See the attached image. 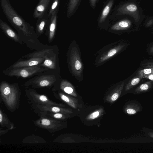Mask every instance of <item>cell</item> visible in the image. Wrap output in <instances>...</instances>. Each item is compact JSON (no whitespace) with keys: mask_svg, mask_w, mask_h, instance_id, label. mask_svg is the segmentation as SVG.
Instances as JSON below:
<instances>
[{"mask_svg":"<svg viewBox=\"0 0 153 153\" xmlns=\"http://www.w3.org/2000/svg\"><path fill=\"white\" fill-rule=\"evenodd\" d=\"M56 80V78L53 74L37 76L28 80L24 85L26 87L31 85L33 88H37L50 87L55 83Z\"/></svg>","mask_w":153,"mask_h":153,"instance_id":"6","label":"cell"},{"mask_svg":"<svg viewBox=\"0 0 153 153\" xmlns=\"http://www.w3.org/2000/svg\"><path fill=\"white\" fill-rule=\"evenodd\" d=\"M25 57H42L45 60L41 65L49 69H54L56 67V55L54 53L52 49H48L35 51L28 54Z\"/></svg>","mask_w":153,"mask_h":153,"instance_id":"4","label":"cell"},{"mask_svg":"<svg viewBox=\"0 0 153 153\" xmlns=\"http://www.w3.org/2000/svg\"><path fill=\"white\" fill-rule=\"evenodd\" d=\"M153 81L151 80L146 82L137 87L135 90L136 93L139 94L148 91L152 87Z\"/></svg>","mask_w":153,"mask_h":153,"instance_id":"24","label":"cell"},{"mask_svg":"<svg viewBox=\"0 0 153 153\" xmlns=\"http://www.w3.org/2000/svg\"><path fill=\"white\" fill-rule=\"evenodd\" d=\"M61 99L69 105L74 108H76V105L73 100L69 96L61 92L58 93Z\"/></svg>","mask_w":153,"mask_h":153,"instance_id":"26","label":"cell"},{"mask_svg":"<svg viewBox=\"0 0 153 153\" xmlns=\"http://www.w3.org/2000/svg\"><path fill=\"white\" fill-rule=\"evenodd\" d=\"M0 28L8 37L14 41L21 44L22 42L19 36L5 22L0 19Z\"/></svg>","mask_w":153,"mask_h":153,"instance_id":"15","label":"cell"},{"mask_svg":"<svg viewBox=\"0 0 153 153\" xmlns=\"http://www.w3.org/2000/svg\"><path fill=\"white\" fill-rule=\"evenodd\" d=\"M82 0H68L67 4V17H71L76 12Z\"/></svg>","mask_w":153,"mask_h":153,"instance_id":"18","label":"cell"},{"mask_svg":"<svg viewBox=\"0 0 153 153\" xmlns=\"http://www.w3.org/2000/svg\"><path fill=\"white\" fill-rule=\"evenodd\" d=\"M0 123L1 126L2 127H6L10 129H12L13 127V124L6 117L1 109L0 111Z\"/></svg>","mask_w":153,"mask_h":153,"instance_id":"25","label":"cell"},{"mask_svg":"<svg viewBox=\"0 0 153 153\" xmlns=\"http://www.w3.org/2000/svg\"><path fill=\"white\" fill-rule=\"evenodd\" d=\"M60 0H53L48 13L50 16L56 10H59Z\"/></svg>","mask_w":153,"mask_h":153,"instance_id":"27","label":"cell"},{"mask_svg":"<svg viewBox=\"0 0 153 153\" xmlns=\"http://www.w3.org/2000/svg\"><path fill=\"white\" fill-rule=\"evenodd\" d=\"M127 45L124 43H120L105 51L100 56L97 63H102L109 59L124 49Z\"/></svg>","mask_w":153,"mask_h":153,"instance_id":"11","label":"cell"},{"mask_svg":"<svg viewBox=\"0 0 153 153\" xmlns=\"http://www.w3.org/2000/svg\"><path fill=\"white\" fill-rule=\"evenodd\" d=\"M60 88L65 93L74 97L77 96L74 86L69 82L63 80L60 84Z\"/></svg>","mask_w":153,"mask_h":153,"instance_id":"20","label":"cell"},{"mask_svg":"<svg viewBox=\"0 0 153 153\" xmlns=\"http://www.w3.org/2000/svg\"><path fill=\"white\" fill-rule=\"evenodd\" d=\"M25 91L28 99L33 104L54 105L60 107L64 106L62 104L51 100L45 95L38 94L34 89H30L25 90Z\"/></svg>","mask_w":153,"mask_h":153,"instance_id":"7","label":"cell"},{"mask_svg":"<svg viewBox=\"0 0 153 153\" xmlns=\"http://www.w3.org/2000/svg\"><path fill=\"white\" fill-rule=\"evenodd\" d=\"M69 63L73 75L76 76L80 77L83 71V65L79 52L76 47H73L71 50Z\"/></svg>","mask_w":153,"mask_h":153,"instance_id":"10","label":"cell"},{"mask_svg":"<svg viewBox=\"0 0 153 153\" xmlns=\"http://www.w3.org/2000/svg\"><path fill=\"white\" fill-rule=\"evenodd\" d=\"M58 11L56 10L51 15L46 28L49 42L52 41L55 35Z\"/></svg>","mask_w":153,"mask_h":153,"instance_id":"12","label":"cell"},{"mask_svg":"<svg viewBox=\"0 0 153 153\" xmlns=\"http://www.w3.org/2000/svg\"><path fill=\"white\" fill-rule=\"evenodd\" d=\"M125 111L128 115H134L140 110V107L136 103H130L127 105L125 108Z\"/></svg>","mask_w":153,"mask_h":153,"instance_id":"23","label":"cell"},{"mask_svg":"<svg viewBox=\"0 0 153 153\" xmlns=\"http://www.w3.org/2000/svg\"><path fill=\"white\" fill-rule=\"evenodd\" d=\"M33 123L37 126L46 129L51 133L59 131L62 127L61 122L58 120L44 117H40Z\"/></svg>","mask_w":153,"mask_h":153,"instance_id":"9","label":"cell"},{"mask_svg":"<svg viewBox=\"0 0 153 153\" xmlns=\"http://www.w3.org/2000/svg\"><path fill=\"white\" fill-rule=\"evenodd\" d=\"M141 64L143 75L153 73V60H145Z\"/></svg>","mask_w":153,"mask_h":153,"instance_id":"21","label":"cell"},{"mask_svg":"<svg viewBox=\"0 0 153 153\" xmlns=\"http://www.w3.org/2000/svg\"><path fill=\"white\" fill-rule=\"evenodd\" d=\"M0 3L7 20L19 34L27 37L35 35L33 27L17 13L9 0H0Z\"/></svg>","mask_w":153,"mask_h":153,"instance_id":"1","label":"cell"},{"mask_svg":"<svg viewBox=\"0 0 153 153\" xmlns=\"http://www.w3.org/2000/svg\"><path fill=\"white\" fill-rule=\"evenodd\" d=\"M100 0H89L90 6L93 9H94L97 4Z\"/></svg>","mask_w":153,"mask_h":153,"instance_id":"30","label":"cell"},{"mask_svg":"<svg viewBox=\"0 0 153 153\" xmlns=\"http://www.w3.org/2000/svg\"><path fill=\"white\" fill-rule=\"evenodd\" d=\"M51 16L47 12L40 18L37 19L36 23V30L38 34H42L47 28Z\"/></svg>","mask_w":153,"mask_h":153,"instance_id":"17","label":"cell"},{"mask_svg":"<svg viewBox=\"0 0 153 153\" xmlns=\"http://www.w3.org/2000/svg\"><path fill=\"white\" fill-rule=\"evenodd\" d=\"M148 134L150 137L153 138V132H149Z\"/></svg>","mask_w":153,"mask_h":153,"instance_id":"33","label":"cell"},{"mask_svg":"<svg viewBox=\"0 0 153 153\" xmlns=\"http://www.w3.org/2000/svg\"><path fill=\"white\" fill-rule=\"evenodd\" d=\"M100 110H97L90 114L87 117L88 120H91L94 119L98 117L101 113Z\"/></svg>","mask_w":153,"mask_h":153,"instance_id":"28","label":"cell"},{"mask_svg":"<svg viewBox=\"0 0 153 153\" xmlns=\"http://www.w3.org/2000/svg\"><path fill=\"white\" fill-rule=\"evenodd\" d=\"M137 5L134 2L125 1L117 5L112 11L110 20H116L121 16L128 15L131 17L136 23L141 20V16Z\"/></svg>","mask_w":153,"mask_h":153,"instance_id":"2","label":"cell"},{"mask_svg":"<svg viewBox=\"0 0 153 153\" xmlns=\"http://www.w3.org/2000/svg\"><path fill=\"white\" fill-rule=\"evenodd\" d=\"M143 78L153 81V73H151L143 75Z\"/></svg>","mask_w":153,"mask_h":153,"instance_id":"32","label":"cell"},{"mask_svg":"<svg viewBox=\"0 0 153 153\" xmlns=\"http://www.w3.org/2000/svg\"><path fill=\"white\" fill-rule=\"evenodd\" d=\"M143 77V74L142 69H140L127 84L125 87V91H128L133 88L139 83Z\"/></svg>","mask_w":153,"mask_h":153,"instance_id":"19","label":"cell"},{"mask_svg":"<svg viewBox=\"0 0 153 153\" xmlns=\"http://www.w3.org/2000/svg\"><path fill=\"white\" fill-rule=\"evenodd\" d=\"M153 25V17L147 19L145 22L144 26L146 27H149Z\"/></svg>","mask_w":153,"mask_h":153,"instance_id":"29","label":"cell"},{"mask_svg":"<svg viewBox=\"0 0 153 153\" xmlns=\"http://www.w3.org/2000/svg\"><path fill=\"white\" fill-rule=\"evenodd\" d=\"M132 25V22L130 19L125 18L116 22L110 27V29L114 31L126 30L130 28Z\"/></svg>","mask_w":153,"mask_h":153,"instance_id":"16","label":"cell"},{"mask_svg":"<svg viewBox=\"0 0 153 153\" xmlns=\"http://www.w3.org/2000/svg\"><path fill=\"white\" fill-rule=\"evenodd\" d=\"M53 0H39L33 13L34 18L38 19L47 13Z\"/></svg>","mask_w":153,"mask_h":153,"instance_id":"13","label":"cell"},{"mask_svg":"<svg viewBox=\"0 0 153 153\" xmlns=\"http://www.w3.org/2000/svg\"><path fill=\"white\" fill-rule=\"evenodd\" d=\"M0 91L2 100L7 107L11 111L15 110L19 98V91L17 85L3 82L0 84Z\"/></svg>","mask_w":153,"mask_h":153,"instance_id":"3","label":"cell"},{"mask_svg":"<svg viewBox=\"0 0 153 153\" xmlns=\"http://www.w3.org/2000/svg\"><path fill=\"white\" fill-rule=\"evenodd\" d=\"M114 3L115 0H107L104 3L97 19L99 27L107 28L109 26L110 17Z\"/></svg>","mask_w":153,"mask_h":153,"instance_id":"8","label":"cell"},{"mask_svg":"<svg viewBox=\"0 0 153 153\" xmlns=\"http://www.w3.org/2000/svg\"><path fill=\"white\" fill-rule=\"evenodd\" d=\"M124 85V82H123L117 86L112 91L109 95L110 100L112 102L117 100L120 95Z\"/></svg>","mask_w":153,"mask_h":153,"instance_id":"22","label":"cell"},{"mask_svg":"<svg viewBox=\"0 0 153 153\" xmlns=\"http://www.w3.org/2000/svg\"><path fill=\"white\" fill-rule=\"evenodd\" d=\"M38 65L17 68H13L9 72L8 75L10 76H16L26 78L36 74L47 71L49 69L43 68Z\"/></svg>","mask_w":153,"mask_h":153,"instance_id":"5","label":"cell"},{"mask_svg":"<svg viewBox=\"0 0 153 153\" xmlns=\"http://www.w3.org/2000/svg\"><path fill=\"white\" fill-rule=\"evenodd\" d=\"M147 51L148 53L150 55H153V42L149 45L147 48Z\"/></svg>","mask_w":153,"mask_h":153,"instance_id":"31","label":"cell"},{"mask_svg":"<svg viewBox=\"0 0 153 153\" xmlns=\"http://www.w3.org/2000/svg\"><path fill=\"white\" fill-rule=\"evenodd\" d=\"M44 60L45 59L42 57H32L27 60L16 62L11 67L13 68L37 65L42 64Z\"/></svg>","mask_w":153,"mask_h":153,"instance_id":"14","label":"cell"}]
</instances>
